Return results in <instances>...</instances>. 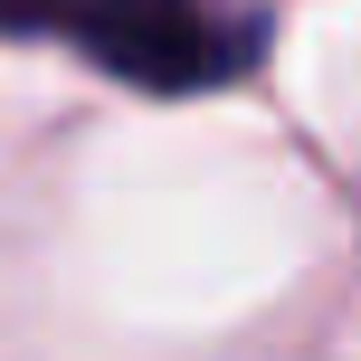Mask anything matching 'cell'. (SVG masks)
Here are the masks:
<instances>
[{"instance_id":"1","label":"cell","mask_w":361,"mask_h":361,"mask_svg":"<svg viewBox=\"0 0 361 361\" xmlns=\"http://www.w3.org/2000/svg\"><path fill=\"white\" fill-rule=\"evenodd\" d=\"M76 38H86L95 67L133 76V86H162V95H190V86H219L257 57V19H219L200 0H67Z\"/></svg>"},{"instance_id":"2","label":"cell","mask_w":361,"mask_h":361,"mask_svg":"<svg viewBox=\"0 0 361 361\" xmlns=\"http://www.w3.org/2000/svg\"><path fill=\"white\" fill-rule=\"evenodd\" d=\"M67 0H0V29H48Z\"/></svg>"}]
</instances>
